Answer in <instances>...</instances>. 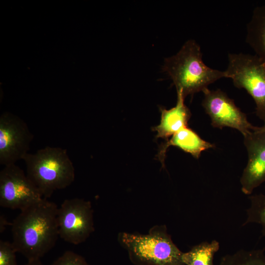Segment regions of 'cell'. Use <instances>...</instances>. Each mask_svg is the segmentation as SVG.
I'll list each match as a JSON object with an SVG mask.
<instances>
[{
	"mask_svg": "<svg viewBox=\"0 0 265 265\" xmlns=\"http://www.w3.org/2000/svg\"><path fill=\"white\" fill-rule=\"evenodd\" d=\"M58 207L43 198L21 211L12 223V244L28 261L40 259L55 245L59 236Z\"/></svg>",
	"mask_w": 265,
	"mask_h": 265,
	"instance_id": "1",
	"label": "cell"
},
{
	"mask_svg": "<svg viewBox=\"0 0 265 265\" xmlns=\"http://www.w3.org/2000/svg\"><path fill=\"white\" fill-rule=\"evenodd\" d=\"M172 80L177 93L183 97L208 89L211 84L226 78L225 71L209 67L202 60L200 45L193 39L186 41L175 54L164 59L162 68Z\"/></svg>",
	"mask_w": 265,
	"mask_h": 265,
	"instance_id": "2",
	"label": "cell"
},
{
	"mask_svg": "<svg viewBox=\"0 0 265 265\" xmlns=\"http://www.w3.org/2000/svg\"><path fill=\"white\" fill-rule=\"evenodd\" d=\"M23 160L27 176L44 198L66 188L75 180V168L65 149L47 146L35 153H27Z\"/></svg>",
	"mask_w": 265,
	"mask_h": 265,
	"instance_id": "3",
	"label": "cell"
},
{
	"mask_svg": "<svg viewBox=\"0 0 265 265\" xmlns=\"http://www.w3.org/2000/svg\"><path fill=\"white\" fill-rule=\"evenodd\" d=\"M119 243L136 265H185L183 253L173 242L165 225H156L147 234L120 233Z\"/></svg>",
	"mask_w": 265,
	"mask_h": 265,
	"instance_id": "4",
	"label": "cell"
},
{
	"mask_svg": "<svg viewBox=\"0 0 265 265\" xmlns=\"http://www.w3.org/2000/svg\"><path fill=\"white\" fill-rule=\"evenodd\" d=\"M226 78L235 87L244 89L256 104V114L265 125V60L256 55L229 53Z\"/></svg>",
	"mask_w": 265,
	"mask_h": 265,
	"instance_id": "5",
	"label": "cell"
},
{
	"mask_svg": "<svg viewBox=\"0 0 265 265\" xmlns=\"http://www.w3.org/2000/svg\"><path fill=\"white\" fill-rule=\"evenodd\" d=\"M93 213L88 201L78 198L64 200L57 211L59 237L74 245L85 241L94 230Z\"/></svg>",
	"mask_w": 265,
	"mask_h": 265,
	"instance_id": "6",
	"label": "cell"
},
{
	"mask_svg": "<svg viewBox=\"0 0 265 265\" xmlns=\"http://www.w3.org/2000/svg\"><path fill=\"white\" fill-rule=\"evenodd\" d=\"M42 195L16 164L4 166L0 172V206L20 211L40 201Z\"/></svg>",
	"mask_w": 265,
	"mask_h": 265,
	"instance_id": "7",
	"label": "cell"
},
{
	"mask_svg": "<svg viewBox=\"0 0 265 265\" xmlns=\"http://www.w3.org/2000/svg\"><path fill=\"white\" fill-rule=\"evenodd\" d=\"M33 135L25 121L10 112L0 116V164H15L23 159L28 151Z\"/></svg>",
	"mask_w": 265,
	"mask_h": 265,
	"instance_id": "8",
	"label": "cell"
},
{
	"mask_svg": "<svg viewBox=\"0 0 265 265\" xmlns=\"http://www.w3.org/2000/svg\"><path fill=\"white\" fill-rule=\"evenodd\" d=\"M203 93L202 105L210 116L213 127H230L238 130L243 136L257 129V127L249 122L246 115L236 105L234 100L221 89H208Z\"/></svg>",
	"mask_w": 265,
	"mask_h": 265,
	"instance_id": "9",
	"label": "cell"
},
{
	"mask_svg": "<svg viewBox=\"0 0 265 265\" xmlns=\"http://www.w3.org/2000/svg\"><path fill=\"white\" fill-rule=\"evenodd\" d=\"M243 136L248 160L240 181L242 191L250 195L265 182V132L257 127Z\"/></svg>",
	"mask_w": 265,
	"mask_h": 265,
	"instance_id": "10",
	"label": "cell"
},
{
	"mask_svg": "<svg viewBox=\"0 0 265 265\" xmlns=\"http://www.w3.org/2000/svg\"><path fill=\"white\" fill-rule=\"evenodd\" d=\"M177 94L175 106L169 109L160 108L161 119L159 124L153 128L157 132L156 137L168 139L181 129L187 127L191 113L185 105L182 94Z\"/></svg>",
	"mask_w": 265,
	"mask_h": 265,
	"instance_id": "11",
	"label": "cell"
},
{
	"mask_svg": "<svg viewBox=\"0 0 265 265\" xmlns=\"http://www.w3.org/2000/svg\"><path fill=\"white\" fill-rule=\"evenodd\" d=\"M170 146H176L197 159L203 151L215 146L202 139L195 132L186 127L172 135L161 147L159 156L162 164L164 163L167 149Z\"/></svg>",
	"mask_w": 265,
	"mask_h": 265,
	"instance_id": "12",
	"label": "cell"
},
{
	"mask_svg": "<svg viewBox=\"0 0 265 265\" xmlns=\"http://www.w3.org/2000/svg\"><path fill=\"white\" fill-rule=\"evenodd\" d=\"M245 41L255 55L265 60V5L253 10L246 26Z\"/></svg>",
	"mask_w": 265,
	"mask_h": 265,
	"instance_id": "13",
	"label": "cell"
},
{
	"mask_svg": "<svg viewBox=\"0 0 265 265\" xmlns=\"http://www.w3.org/2000/svg\"><path fill=\"white\" fill-rule=\"evenodd\" d=\"M219 248V242L216 240L202 242L183 253V262L185 265H213V256Z\"/></svg>",
	"mask_w": 265,
	"mask_h": 265,
	"instance_id": "14",
	"label": "cell"
},
{
	"mask_svg": "<svg viewBox=\"0 0 265 265\" xmlns=\"http://www.w3.org/2000/svg\"><path fill=\"white\" fill-rule=\"evenodd\" d=\"M219 265H265L264 249L240 250L222 258Z\"/></svg>",
	"mask_w": 265,
	"mask_h": 265,
	"instance_id": "15",
	"label": "cell"
},
{
	"mask_svg": "<svg viewBox=\"0 0 265 265\" xmlns=\"http://www.w3.org/2000/svg\"><path fill=\"white\" fill-rule=\"evenodd\" d=\"M250 207L247 210V218L243 225L249 223L260 224L265 237V195L255 194L249 197Z\"/></svg>",
	"mask_w": 265,
	"mask_h": 265,
	"instance_id": "16",
	"label": "cell"
},
{
	"mask_svg": "<svg viewBox=\"0 0 265 265\" xmlns=\"http://www.w3.org/2000/svg\"><path fill=\"white\" fill-rule=\"evenodd\" d=\"M16 253L12 243L0 240V265H17Z\"/></svg>",
	"mask_w": 265,
	"mask_h": 265,
	"instance_id": "17",
	"label": "cell"
},
{
	"mask_svg": "<svg viewBox=\"0 0 265 265\" xmlns=\"http://www.w3.org/2000/svg\"><path fill=\"white\" fill-rule=\"evenodd\" d=\"M52 265H88L81 255L71 251L65 252Z\"/></svg>",
	"mask_w": 265,
	"mask_h": 265,
	"instance_id": "18",
	"label": "cell"
},
{
	"mask_svg": "<svg viewBox=\"0 0 265 265\" xmlns=\"http://www.w3.org/2000/svg\"><path fill=\"white\" fill-rule=\"evenodd\" d=\"M0 231L1 233L4 230L5 226L8 224V222L3 215H0Z\"/></svg>",
	"mask_w": 265,
	"mask_h": 265,
	"instance_id": "19",
	"label": "cell"
},
{
	"mask_svg": "<svg viewBox=\"0 0 265 265\" xmlns=\"http://www.w3.org/2000/svg\"><path fill=\"white\" fill-rule=\"evenodd\" d=\"M25 265H43L40 259H35L28 261V262Z\"/></svg>",
	"mask_w": 265,
	"mask_h": 265,
	"instance_id": "20",
	"label": "cell"
},
{
	"mask_svg": "<svg viewBox=\"0 0 265 265\" xmlns=\"http://www.w3.org/2000/svg\"><path fill=\"white\" fill-rule=\"evenodd\" d=\"M260 129L262 131L265 132V125H264L263 127H260Z\"/></svg>",
	"mask_w": 265,
	"mask_h": 265,
	"instance_id": "21",
	"label": "cell"
}]
</instances>
